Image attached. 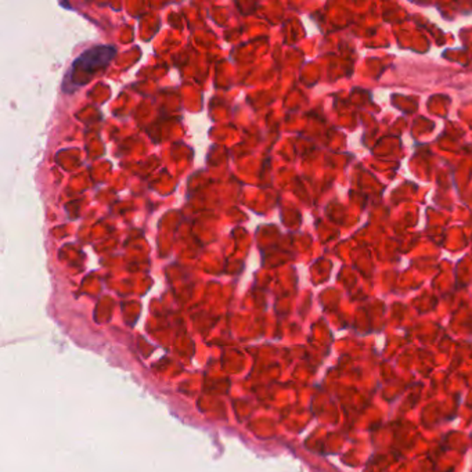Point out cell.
<instances>
[{
	"instance_id": "obj_1",
	"label": "cell",
	"mask_w": 472,
	"mask_h": 472,
	"mask_svg": "<svg viewBox=\"0 0 472 472\" xmlns=\"http://www.w3.org/2000/svg\"><path fill=\"white\" fill-rule=\"evenodd\" d=\"M117 56V49L108 45H98L85 50L78 56L66 75L63 89L66 93H71L78 88L85 86L92 81V78L108 64Z\"/></svg>"
}]
</instances>
